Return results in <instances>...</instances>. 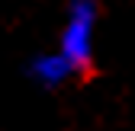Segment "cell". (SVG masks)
Here are the masks:
<instances>
[{"mask_svg": "<svg viewBox=\"0 0 135 131\" xmlns=\"http://www.w3.org/2000/svg\"><path fill=\"white\" fill-rule=\"evenodd\" d=\"M100 3L97 0H71L64 13V26L58 32V51L71 64L74 77H93V35H97Z\"/></svg>", "mask_w": 135, "mask_h": 131, "instance_id": "cell-1", "label": "cell"}, {"mask_svg": "<svg viewBox=\"0 0 135 131\" xmlns=\"http://www.w3.org/2000/svg\"><path fill=\"white\" fill-rule=\"evenodd\" d=\"M26 77L32 80V83H39L45 90H58L61 83H68V80L74 77L71 70V64L64 61V54L58 51H39V54H32L26 61Z\"/></svg>", "mask_w": 135, "mask_h": 131, "instance_id": "cell-2", "label": "cell"}]
</instances>
